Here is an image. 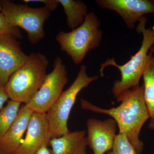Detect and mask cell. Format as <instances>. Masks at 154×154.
<instances>
[{
    "label": "cell",
    "instance_id": "3",
    "mask_svg": "<svg viewBox=\"0 0 154 154\" xmlns=\"http://www.w3.org/2000/svg\"><path fill=\"white\" fill-rule=\"evenodd\" d=\"M49 61L45 55L32 53L20 68L10 77L5 86L9 99L27 104L33 99L43 82Z\"/></svg>",
    "mask_w": 154,
    "mask_h": 154
},
{
    "label": "cell",
    "instance_id": "12",
    "mask_svg": "<svg viewBox=\"0 0 154 154\" xmlns=\"http://www.w3.org/2000/svg\"><path fill=\"white\" fill-rule=\"evenodd\" d=\"M33 112L25 105L20 107L15 121L0 140V154H13L19 147Z\"/></svg>",
    "mask_w": 154,
    "mask_h": 154
},
{
    "label": "cell",
    "instance_id": "11",
    "mask_svg": "<svg viewBox=\"0 0 154 154\" xmlns=\"http://www.w3.org/2000/svg\"><path fill=\"white\" fill-rule=\"evenodd\" d=\"M116 122L111 118L104 121L88 119L87 143L94 154H104L111 150L116 136Z\"/></svg>",
    "mask_w": 154,
    "mask_h": 154
},
{
    "label": "cell",
    "instance_id": "18",
    "mask_svg": "<svg viewBox=\"0 0 154 154\" xmlns=\"http://www.w3.org/2000/svg\"><path fill=\"white\" fill-rule=\"evenodd\" d=\"M11 34L17 38H22V33L19 28L13 27L8 23L4 14L0 13V35Z\"/></svg>",
    "mask_w": 154,
    "mask_h": 154
},
{
    "label": "cell",
    "instance_id": "24",
    "mask_svg": "<svg viewBox=\"0 0 154 154\" xmlns=\"http://www.w3.org/2000/svg\"></svg>",
    "mask_w": 154,
    "mask_h": 154
},
{
    "label": "cell",
    "instance_id": "20",
    "mask_svg": "<svg viewBox=\"0 0 154 154\" xmlns=\"http://www.w3.org/2000/svg\"><path fill=\"white\" fill-rule=\"evenodd\" d=\"M9 99L6 93L5 86L0 85V110H2L4 104Z\"/></svg>",
    "mask_w": 154,
    "mask_h": 154
},
{
    "label": "cell",
    "instance_id": "7",
    "mask_svg": "<svg viewBox=\"0 0 154 154\" xmlns=\"http://www.w3.org/2000/svg\"><path fill=\"white\" fill-rule=\"evenodd\" d=\"M62 59L57 57L52 71L46 75L43 82L33 99L25 106L34 113H46L60 98L68 81Z\"/></svg>",
    "mask_w": 154,
    "mask_h": 154
},
{
    "label": "cell",
    "instance_id": "15",
    "mask_svg": "<svg viewBox=\"0 0 154 154\" xmlns=\"http://www.w3.org/2000/svg\"><path fill=\"white\" fill-rule=\"evenodd\" d=\"M63 7L67 24L72 30L83 24L88 13L87 5L80 0H57Z\"/></svg>",
    "mask_w": 154,
    "mask_h": 154
},
{
    "label": "cell",
    "instance_id": "8",
    "mask_svg": "<svg viewBox=\"0 0 154 154\" xmlns=\"http://www.w3.org/2000/svg\"><path fill=\"white\" fill-rule=\"evenodd\" d=\"M17 38L0 35V85L5 86L12 75L25 63L28 55L22 51Z\"/></svg>",
    "mask_w": 154,
    "mask_h": 154
},
{
    "label": "cell",
    "instance_id": "5",
    "mask_svg": "<svg viewBox=\"0 0 154 154\" xmlns=\"http://www.w3.org/2000/svg\"><path fill=\"white\" fill-rule=\"evenodd\" d=\"M87 67L81 66L75 79L46 113V118L51 139L58 137L69 132L67 122L70 113L79 93L88 88L91 83L98 79L97 76L90 77L87 73Z\"/></svg>",
    "mask_w": 154,
    "mask_h": 154
},
{
    "label": "cell",
    "instance_id": "10",
    "mask_svg": "<svg viewBox=\"0 0 154 154\" xmlns=\"http://www.w3.org/2000/svg\"><path fill=\"white\" fill-rule=\"evenodd\" d=\"M51 139L46 113L33 112L25 138L13 154H34L42 147L48 146Z\"/></svg>",
    "mask_w": 154,
    "mask_h": 154
},
{
    "label": "cell",
    "instance_id": "21",
    "mask_svg": "<svg viewBox=\"0 0 154 154\" xmlns=\"http://www.w3.org/2000/svg\"><path fill=\"white\" fill-rule=\"evenodd\" d=\"M34 154H52L51 151L48 149V146H46L42 147L40 149L37 151Z\"/></svg>",
    "mask_w": 154,
    "mask_h": 154
},
{
    "label": "cell",
    "instance_id": "4",
    "mask_svg": "<svg viewBox=\"0 0 154 154\" xmlns=\"http://www.w3.org/2000/svg\"><path fill=\"white\" fill-rule=\"evenodd\" d=\"M101 22L95 13H88L82 25L69 32L60 31L56 40L62 51L79 64L89 51L100 46L103 37Z\"/></svg>",
    "mask_w": 154,
    "mask_h": 154
},
{
    "label": "cell",
    "instance_id": "17",
    "mask_svg": "<svg viewBox=\"0 0 154 154\" xmlns=\"http://www.w3.org/2000/svg\"><path fill=\"white\" fill-rule=\"evenodd\" d=\"M106 154H137V153L126 136L119 133L116 136L113 147Z\"/></svg>",
    "mask_w": 154,
    "mask_h": 154
},
{
    "label": "cell",
    "instance_id": "19",
    "mask_svg": "<svg viewBox=\"0 0 154 154\" xmlns=\"http://www.w3.org/2000/svg\"><path fill=\"white\" fill-rule=\"evenodd\" d=\"M24 2H41L45 5V7L50 10L51 12L57 8L59 5L57 0H24Z\"/></svg>",
    "mask_w": 154,
    "mask_h": 154
},
{
    "label": "cell",
    "instance_id": "9",
    "mask_svg": "<svg viewBox=\"0 0 154 154\" xmlns=\"http://www.w3.org/2000/svg\"><path fill=\"white\" fill-rule=\"evenodd\" d=\"M96 2L102 9L117 13L129 29H133L136 23L146 14L154 13L153 1L97 0Z\"/></svg>",
    "mask_w": 154,
    "mask_h": 154
},
{
    "label": "cell",
    "instance_id": "14",
    "mask_svg": "<svg viewBox=\"0 0 154 154\" xmlns=\"http://www.w3.org/2000/svg\"><path fill=\"white\" fill-rule=\"evenodd\" d=\"M142 77L144 97L149 115V129L154 130V54L149 50L148 58Z\"/></svg>",
    "mask_w": 154,
    "mask_h": 154
},
{
    "label": "cell",
    "instance_id": "23",
    "mask_svg": "<svg viewBox=\"0 0 154 154\" xmlns=\"http://www.w3.org/2000/svg\"><path fill=\"white\" fill-rule=\"evenodd\" d=\"M2 5H1V2H0V13H1V12H2Z\"/></svg>",
    "mask_w": 154,
    "mask_h": 154
},
{
    "label": "cell",
    "instance_id": "13",
    "mask_svg": "<svg viewBox=\"0 0 154 154\" xmlns=\"http://www.w3.org/2000/svg\"><path fill=\"white\" fill-rule=\"evenodd\" d=\"M49 144L52 154H87L88 146L84 131H70L60 137L51 139Z\"/></svg>",
    "mask_w": 154,
    "mask_h": 154
},
{
    "label": "cell",
    "instance_id": "6",
    "mask_svg": "<svg viewBox=\"0 0 154 154\" xmlns=\"http://www.w3.org/2000/svg\"><path fill=\"white\" fill-rule=\"evenodd\" d=\"M0 2L2 13L7 22L13 27L25 30L30 43L37 44L44 38V25L50 17V10L45 6L30 8L27 5L16 4L8 0Z\"/></svg>",
    "mask_w": 154,
    "mask_h": 154
},
{
    "label": "cell",
    "instance_id": "22",
    "mask_svg": "<svg viewBox=\"0 0 154 154\" xmlns=\"http://www.w3.org/2000/svg\"><path fill=\"white\" fill-rule=\"evenodd\" d=\"M150 51L152 52L154 54V45L152 46L151 48L150 49Z\"/></svg>",
    "mask_w": 154,
    "mask_h": 154
},
{
    "label": "cell",
    "instance_id": "16",
    "mask_svg": "<svg viewBox=\"0 0 154 154\" xmlns=\"http://www.w3.org/2000/svg\"><path fill=\"white\" fill-rule=\"evenodd\" d=\"M21 104L19 102L11 100L0 111V140L15 121Z\"/></svg>",
    "mask_w": 154,
    "mask_h": 154
},
{
    "label": "cell",
    "instance_id": "2",
    "mask_svg": "<svg viewBox=\"0 0 154 154\" xmlns=\"http://www.w3.org/2000/svg\"><path fill=\"white\" fill-rule=\"evenodd\" d=\"M147 18L144 17L139 21L136 28L137 33L142 34L143 39L140 48L130 60L122 65L116 63L114 57L107 58L101 64L99 69L100 76H104V69L108 66L117 68L121 73V79L113 83L112 92L117 102H119L125 94L133 88L139 85L140 78L144 71L148 54L154 45V26L146 28Z\"/></svg>",
    "mask_w": 154,
    "mask_h": 154
},
{
    "label": "cell",
    "instance_id": "1",
    "mask_svg": "<svg viewBox=\"0 0 154 154\" xmlns=\"http://www.w3.org/2000/svg\"><path fill=\"white\" fill-rule=\"evenodd\" d=\"M120 102L121 104L118 107L104 109L82 99L81 105L84 110L106 114L113 119L118 127L119 133L125 135L137 154H141L143 143L140 139V134L143 125L149 119L144 97L143 85L136 86L128 91Z\"/></svg>",
    "mask_w": 154,
    "mask_h": 154
}]
</instances>
